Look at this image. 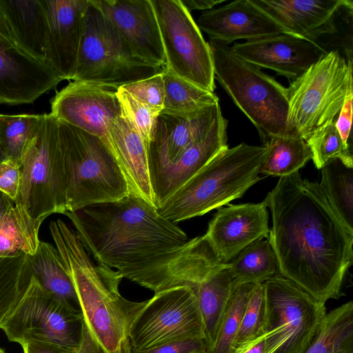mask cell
Here are the masks:
<instances>
[{
  "label": "cell",
  "instance_id": "obj_1",
  "mask_svg": "<svg viewBox=\"0 0 353 353\" xmlns=\"http://www.w3.org/2000/svg\"><path fill=\"white\" fill-rule=\"evenodd\" d=\"M263 201L272 214L268 239L279 275L321 303L338 299L353 262V232L320 184L302 179L298 171L281 177Z\"/></svg>",
  "mask_w": 353,
  "mask_h": 353
},
{
  "label": "cell",
  "instance_id": "obj_2",
  "mask_svg": "<svg viewBox=\"0 0 353 353\" xmlns=\"http://www.w3.org/2000/svg\"><path fill=\"white\" fill-rule=\"evenodd\" d=\"M63 214L98 263L154 292L165 289L168 266L189 241L175 223L132 194Z\"/></svg>",
  "mask_w": 353,
  "mask_h": 353
},
{
  "label": "cell",
  "instance_id": "obj_3",
  "mask_svg": "<svg viewBox=\"0 0 353 353\" xmlns=\"http://www.w3.org/2000/svg\"><path fill=\"white\" fill-rule=\"evenodd\" d=\"M49 228L76 291L83 320V344L92 353H132L130 330L146 301L124 298L119 289L122 274L104 264L96 265L63 220L52 221Z\"/></svg>",
  "mask_w": 353,
  "mask_h": 353
},
{
  "label": "cell",
  "instance_id": "obj_4",
  "mask_svg": "<svg viewBox=\"0 0 353 353\" xmlns=\"http://www.w3.org/2000/svg\"><path fill=\"white\" fill-rule=\"evenodd\" d=\"M267 148L241 143L214 157L157 208L171 222L202 216L241 198L260 179Z\"/></svg>",
  "mask_w": 353,
  "mask_h": 353
},
{
  "label": "cell",
  "instance_id": "obj_5",
  "mask_svg": "<svg viewBox=\"0 0 353 353\" xmlns=\"http://www.w3.org/2000/svg\"><path fill=\"white\" fill-rule=\"evenodd\" d=\"M57 121L66 179L67 211L132 194L117 161L99 138Z\"/></svg>",
  "mask_w": 353,
  "mask_h": 353
},
{
  "label": "cell",
  "instance_id": "obj_6",
  "mask_svg": "<svg viewBox=\"0 0 353 353\" xmlns=\"http://www.w3.org/2000/svg\"><path fill=\"white\" fill-rule=\"evenodd\" d=\"M214 78L256 128L262 142L286 136L287 88L235 54L231 46L210 39Z\"/></svg>",
  "mask_w": 353,
  "mask_h": 353
},
{
  "label": "cell",
  "instance_id": "obj_7",
  "mask_svg": "<svg viewBox=\"0 0 353 353\" xmlns=\"http://www.w3.org/2000/svg\"><path fill=\"white\" fill-rule=\"evenodd\" d=\"M14 205L43 221L66 208V179L57 119L40 114L21 159V182Z\"/></svg>",
  "mask_w": 353,
  "mask_h": 353
},
{
  "label": "cell",
  "instance_id": "obj_8",
  "mask_svg": "<svg viewBox=\"0 0 353 353\" xmlns=\"http://www.w3.org/2000/svg\"><path fill=\"white\" fill-rule=\"evenodd\" d=\"M165 68L137 57L116 28L89 0L74 81L117 90L162 73Z\"/></svg>",
  "mask_w": 353,
  "mask_h": 353
},
{
  "label": "cell",
  "instance_id": "obj_9",
  "mask_svg": "<svg viewBox=\"0 0 353 353\" xmlns=\"http://www.w3.org/2000/svg\"><path fill=\"white\" fill-rule=\"evenodd\" d=\"M352 72L351 57L346 61L337 50H332L293 80L287 88L286 136L305 140L316 129L335 121Z\"/></svg>",
  "mask_w": 353,
  "mask_h": 353
},
{
  "label": "cell",
  "instance_id": "obj_10",
  "mask_svg": "<svg viewBox=\"0 0 353 353\" xmlns=\"http://www.w3.org/2000/svg\"><path fill=\"white\" fill-rule=\"evenodd\" d=\"M262 285L265 299L263 353H303L327 314L325 303L279 274Z\"/></svg>",
  "mask_w": 353,
  "mask_h": 353
},
{
  "label": "cell",
  "instance_id": "obj_11",
  "mask_svg": "<svg viewBox=\"0 0 353 353\" xmlns=\"http://www.w3.org/2000/svg\"><path fill=\"white\" fill-rule=\"evenodd\" d=\"M9 341L21 345L41 341L79 351L83 344V316L69 301L44 290L32 276L21 301L0 326Z\"/></svg>",
  "mask_w": 353,
  "mask_h": 353
},
{
  "label": "cell",
  "instance_id": "obj_12",
  "mask_svg": "<svg viewBox=\"0 0 353 353\" xmlns=\"http://www.w3.org/2000/svg\"><path fill=\"white\" fill-rule=\"evenodd\" d=\"M165 57V68L214 92L216 85L209 43L181 0H151Z\"/></svg>",
  "mask_w": 353,
  "mask_h": 353
},
{
  "label": "cell",
  "instance_id": "obj_13",
  "mask_svg": "<svg viewBox=\"0 0 353 353\" xmlns=\"http://www.w3.org/2000/svg\"><path fill=\"white\" fill-rule=\"evenodd\" d=\"M129 338L132 353L186 339H203V322L193 290L183 285L154 292L133 322Z\"/></svg>",
  "mask_w": 353,
  "mask_h": 353
},
{
  "label": "cell",
  "instance_id": "obj_14",
  "mask_svg": "<svg viewBox=\"0 0 353 353\" xmlns=\"http://www.w3.org/2000/svg\"><path fill=\"white\" fill-rule=\"evenodd\" d=\"M50 114L58 121L99 138L121 167L110 134L112 123L121 115L116 90L73 81L53 97Z\"/></svg>",
  "mask_w": 353,
  "mask_h": 353
},
{
  "label": "cell",
  "instance_id": "obj_15",
  "mask_svg": "<svg viewBox=\"0 0 353 353\" xmlns=\"http://www.w3.org/2000/svg\"><path fill=\"white\" fill-rule=\"evenodd\" d=\"M47 21L45 62L62 80H72L89 0H41Z\"/></svg>",
  "mask_w": 353,
  "mask_h": 353
},
{
  "label": "cell",
  "instance_id": "obj_16",
  "mask_svg": "<svg viewBox=\"0 0 353 353\" xmlns=\"http://www.w3.org/2000/svg\"><path fill=\"white\" fill-rule=\"evenodd\" d=\"M119 32L132 52L151 64L165 66L160 30L151 0H91Z\"/></svg>",
  "mask_w": 353,
  "mask_h": 353
},
{
  "label": "cell",
  "instance_id": "obj_17",
  "mask_svg": "<svg viewBox=\"0 0 353 353\" xmlns=\"http://www.w3.org/2000/svg\"><path fill=\"white\" fill-rule=\"evenodd\" d=\"M268 211L264 201L218 208L203 235L225 263L251 243L268 238Z\"/></svg>",
  "mask_w": 353,
  "mask_h": 353
},
{
  "label": "cell",
  "instance_id": "obj_18",
  "mask_svg": "<svg viewBox=\"0 0 353 353\" xmlns=\"http://www.w3.org/2000/svg\"><path fill=\"white\" fill-rule=\"evenodd\" d=\"M231 48L256 67L272 70L292 81L327 53L317 43L287 33L235 43Z\"/></svg>",
  "mask_w": 353,
  "mask_h": 353
},
{
  "label": "cell",
  "instance_id": "obj_19",
  "mask_svg": "<svg viewBox=\"0 0 353 353\" xmlns=\"http://www.w3.org/2000/svg\"><path fill=\"white\" fill-rule=\"evenodd\" d=\"M62 79L46 63L0 36V103H31Z\"/></svg>",
  "mask_w": 353,
  "mask_h": 353
},
{
  "label": "cell",
  "instance_id": "obj_20",
  "mask_svg": "<svg viewBox=\"0 0 353 353\" xmlns=\"http://www.w3.org/2000/svg\"><path fill=\"white\" fill-rule=\"evenodd\" d=\"M221 114L219 103L189 114L160 112L148 146L150 178L201 139Z\"/></svg>",
  "mask_w": 353,
  "mask_h": 353
},
{
  "label": "cell",
  "instance_id": "obj_21",
  "mask_svg": "<svg viewBox=\"0 0 353 353\" xmlns=\"http://www.w3.org/2000/svg\"><path fill=\"white\" fill-rule=\"evenodd\" d=\"M286 32L316 43L338 32L335 17L341 9L352 11L350 0H252Z\"/></svg>",
  "mask_w": 353,
  "mask_h": 353
},
{
  "label": "cell",
  "instance_id": "obj_22",
  "mask_svg": "<svg viewBox=\"0 0 353 353\" xmlns=\"http://www.w3.org/2000/svg\"><path fill=\"white\" fill-rule=\"evenodd\" d=\"M210 39L228 45L239 39L255 40L286 33L272 18L252 0H236L204 11L196 23Z\"/></svg>",
  "mask_w": 353,
  "mask_h": 353
},
{
  "label": "cell",
  "instance_id": "obj_23",
  "mask_svg": "<svg viewBox=\"0 0 353 353\" xmlns=\"http://www.w3.org/2000/svg\"><path fill=\"white\" fill-rule=\"evenodd\" d=\"M228 121L220 114L208 132L175 161L150 176L157 208L185 184L214 157L228 148Z\"/></svg>",
  "mask_w": 353,
  "mask_h": 353
},
{
  "label": "cell",
  "instance_id": "obj_24",
  "mask_svg": "<svg viewBox=\"0 0 353 353\" xmlns=\"http://www.w3.org/2000/svg\"><path fill=\"white\" fill-rule=\"evenodd\" d=\"M110 134L132 194L157 208L150 178L148 148L144 140L121 115L112 123Z\"/></svg>",
  "mask_w": 353,
  "mask_h": 353
},
{
  "label": "cell",
  "instance_id": "obj_25",
  "mask_svg": "<svg viewBox=\"0 0 353 353\" xmlns=\"http://www.w3.org/2000/svg\"><path fill=\"white\" fill-rule=\"evenodd\" d=\"M16 46L45 62L47 21L41 0H0Z\"/></svg>",
  "mask_w": 353,
  "mask_h": 353
},
{
  "label": "cell",
  "instance_id": "obj_26",
  "mask_svg": "<svg viewBox=\"0 0 353 353\" xmlns=\"http://www.w3.org/2000/svg\"><path fill=\"white\" fill-rule=\"evenodd\" d=\"M227 266L204 236H196L170 263L165 289L183 285L192 288Z\"/></svg>",
  "mask_w": 353,
  "mask_h": 353
},
{
  "label": "cell",
  "instance_id": "obj_27",
  "mask_svg": "<svg viewBox=\"0 0 353 353\" xmlns=\"http://www.w3.org/2000/svg\"><path fill=\"white\" fill-rule=\"evenodd\" d=\"M227 267L192 288L196 294L202 319L203 339L206 351L212 347L215 341L221 319L234 288Z\"/></svg>",
  "mask_w": 353,
  "mask_h": 353
},
{
  "label": "cell",
  "instance_id": "obj_28",
  "mask_svg": "<svg viewBox=\"0 0 353 353\" xmlns=\"http://www.w3.org/2000/svg\"><path fill=\"white\" fill-rule=\"evenodd\" d=\"M27 256L32 276L40 285L78 307L77 296L72 281L56 247L40 241L36 252Z\"/></svg>",
  "mask_w": 353,
  "mask_h": 353
},
{
  "label": "cell",
  "instance_id": "obj_29",
  "mask_svg": "<svg viewBox=\"0 0 353 353\" xmlns=\"http://www.w3.org/2000/svg\"><path fill=\"white\" fill-rule=\"evenodd\" d=\"M227 268L233 286L263 283L278 272L276 257L268 239L245 248L228 263Z\"/></svg>",
  "mask_w": 353,
  "mask_h": 353
},
{
  "label": "cell",
  "instance_id": "obj_30",
  "mask_svg": "<svg viewBox=\"0 0 353 353\" xmlns=\"http://www.w3.org/2000/svg\"><path fill=\"white\" fill-rule=\"evenodd\" d=\"M41 223L23 209L10 207L0 221V256L33 255L40 242Z\"/></svg>",
  "mask_w": 353,
  "mask_h": 353
},
{
  "label": "cell",
  "instance_id": "obj_31",
  "mask_svg": "<svg viewBox=\"0 0 353 353\" xmlns=\"http://www.w3.org/2000/svg\"><path fill=\"white\" fill-rule=\"evenodd\" d=\"M303 353H353V302L326 314L315 337Z\"/></svg>",
  "mask_w": 353,
  "mask_h": 353
},
{
  "label": "cell",
  "instance_id": "obj_32",
  "mask_svg": "<svg viewBox=\"0 0 353 353\" xmlns=\"http://www.w3.org/2000/svg\"><path fill=\"white\" fill-rule=\"evenodd\" d=\"M263 145L266 147L267 152L260 174L286 176L298 172L312 159L307 144L299 137H274Z\"/></svg>",
  "mask_w": 353,
  "mask_h": 353
},
{
  "label": "cell",
  "instance_id": "obj_33",
  "mask_svg": "<svg viewBox=\"0 0 353 353\" xmlns=\"http://www.w3.org/2000/svg\"><path fill=\"white\" fill-rule=\"evenodd\" d=\"M321 172L322 190L343 223L353 232V168L336 159Z\"/></svg>",
  "mask_w": 353,
  "mask_h": 353
},
{
  "label": "cell",
  "instance_id": "obj_34",
  "mask_svg": "<svg viewBox=\"0 0 353 353\" xmlns=\"http://www.w3.org/2000/svg\"><path fill=\"white\" fill-rule=\"evenodd\" d=\"M162 74L165 98L161 112L189 114L219 103V98L214 92L177 77L166 68Z\"/></svg>",
  "mask_w": 353,
  "mask_h": 353
},
{
  "label": "cell",
  "instance_id": "obj_35",
  "mask_svg": "<svg viewBox=\"0 0 353 353\" xmlns=\"http://www.w3.org/2000/svg\"><path fill=\"white\" fill-rule=\"evenodd\" d=\"M31 277L26 254L0 256V326L21 301Z\"/></svg>",
  "mask_w": 353,
  "mask_h": 353
},
{
  "label": "cell",
  "instance_id": "obj_36",
  "mask_svg": "<svg viewBox=\"0 0 353 353\" xmlns=\"http://www.w3.org/2000/svg\"><path fill=\"white\" fill-rule=\"evenodd\" d=\"M253 285L245 283L234 286L215 341L205 353H232L235 337Z\"/></svg>",
  "mask_w": 353,
  "mask_h": 353
},
{
  "label": "cell",
  "instance_id": "obj_37",
  "mask_svg": "<svg viewBox=\"0 0 353 353\" xmlns=\"http://www.w3.org/2000/svg\"><path fill=\"white\" fill-rule=\"evenodd\" d=\"M305 141L317 169L321 170L327 163L336 159L347 167L353 168L352 152L345 147L335 121L316 129Z\"/></svg>",
  "mask_w": 353,
  "mask_h": 353
},
{
  "label": "cell",
  "instance_id": "obj_38",
  "mask_svg": "<svg viewBox=\"0 0 353 353\" xmlns=\"http://www.w3.org/2000/svg\"><path fill=\"white\" fill-rule=\"evenodd\" d=\"M40 114H0V141L8 159L21 157Z\"/></svg>",
  "mask_w": 353,
  "mask_h": 353
},
{
  "label": "cell",
  "instance_id": "obj_39",
  "mask_svg": "<svg viewBox=\"0 0 353 353\" xmlns=\"http://www.w3.org/2000/svg\"><path fill=\"white\" fill-rule=\"evenodd\" d=\"M265 299L262 283H255L250 293L233 345L234 353L264 334Z\"/></svg>",
  "mask_w": 353,
  "mask_h": 353
},
{
  "label": "cell",
  "instance_id": "obj_40",
  "mask_svg": "<svg viewBox=\"0 0 353 353\" xmlns=\"http://www.w3.org/2000/svg\"><path fill=\"white\" fill-rule=\"evenodd\" d=\"M116 94L121 116L143 138L148 148L160 112L138 101L122 87L116 90Z\"/></svg>",
  "mask_w": 353,
  "mask_h": 353
},
{
  "label": "cell",
  "instance_id": "obj_41",
  "mask_svg": "<svg viewBox=\"0 0 353 353\" xmlns=\"http://www.w3.org/2000/svg\"><path fill=\"white\" fill-rule=\"evenodd\" d=\"M162 73L133 82L122 88L138 101L161 112L165 98Z\"/></svg>",
  "mask_w": 353,
  "mask_h": 353
},
{
  "label": "cell",
  "instance_id": "obj_42",
  "mask_svg": "<svg viewBox=\"0 0 353 353\" xmlns=\"http://www.w3.org/2000/svg\"><path fill=\"white\" fill-rule=\"evenodd\" d=\"M353 77L350 76L343 105L339 112L335 125L345 147L352 152L350 136L352 121Z\"/></svg>",
  "mask_w": 353,
  "mask_h": 353
},
{
  "label": "cell",
  "instance_id": "obj_43",
  "mask_svg": "<svg viewBox=\"0 0 353 353\" xmlns=\"http://www.w3.org/2000/svg\"><path fill=\"white\" fill-rule=\"evenodd\" d=\"M21 182V163L8 159L0 163V190L15 201Z\"/></svg>",
  "mask_w": 353,
  "mask_h": 353
},
{
  "label": "cell",
  "instance_id": "obj_44",
  "mask_svg": "<svg viewBox=\"0 0 353 353\" xmlns=\"http://www.w3.org/2000/svg\"><path fill=\"white\" fill-rule=\"evenodd\" d=\"M202 339L191 338L164 343L147 350L133 353H205Z\"/></svg>",
  "mask_w": 353,
  "mask_h": 353
},
{
  "label": "cell",
  "instance_id": "obj_45",
  "mask_svg": "<svg viewBox=\"0 0 353 353\" xmlns=\"http://www.w3.org/2000/svg\"><path fill=\"white\" fill-rule=\"evenodd\" d=\"M23 353H86L83 350L73 351L63 347L41 341H29L21 345Z\"/></svg>",
  "mask_w": 353,
  "mask_h": 353
},
{
  "label": "cell",
  "instance_id": "obj_46",
  "mask_svg": "<svg viewBox=\"0 0 353 353\" xmlns=\"http://www.w3.org/2000/svg\"><path fill=\"white\" fill-rule=\"evenodd\" d=\"M183 6L188 12L194 10H210L220 3L225 2L224 0H181Z\"/></svg>",
  "mask_w": 353,
  "mask_h": 353
},
{
  "label": "cell",
  "instance_id": "obj_47",
  "mask_svg": "<svg viewBox=\"0 0 353 353\" xmlns=\"http://www.w3.org/2000/svg\"><path fill=\"white\" fill-rule=\"evenodd\" d=\"M265 334L247 343L234 353H263L265 347Z\"/></svg>",
  "mask_w": 353,
  "mask_h": 353
},
{
  "label": "cell",
  "instance_id": "obj_48",
  "mask_svg": "<svg viewBox=\"0 0 353 353\" xmlns=\"http://www.w3.org/2000/svg\"><path fill=\"white\" fill-rule=\"evenodd\" d=\"M0 36L15 44L14 39L11 31L10 27L6 19L3 10L0 5Z\"/></svg>",
  "mask_w": 353,
  "mask_h": 353
},
{
  "label": "cell",
  "instance_id": "obj_49",
  "mask_svg": "<svg viewBox=\"0 0 353 353\" xmlns=\"http://www.w3.org/2000/svg\"><path fill=\"white\" fill-rule=\"evenodd\" d=\"M14 205V201L6 193L0 190V221L8 209Z\"/></svg>",
  "mask_w": 353,
  "mask_h": 353
},
{
  "label": "cell",
  "instance_id": "obj_50",
  "mask_svg": "<svg viewBox=\"0 0 353 353\" xmlns=\"http://www.w3.org/2000/svg\"><path fill=\"white\" fill-rule=\"evenodd\" d=\"M8 160L6 153L4 152L1 141H0V163Z\"/></svg>",
  "mask_w": 353,
  "mask_h": 353
},
{
  "label": "cell",
  "instance_id": "obj_51",
  "mask_svg": "<svg viewBox=\"0 0 353 353\" xmlns=\"http://www.w3.org/2000/svg\"><path fill=\"white\" fill-rule=\"evenodd\" d=\"M0 353H5L4 350L0 347Z\"/></svg>",
  "mask_w": 353,
  "mask_h": 353
}]
</instances>
